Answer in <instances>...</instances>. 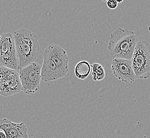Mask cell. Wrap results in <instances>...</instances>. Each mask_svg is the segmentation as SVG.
I'll use <instances>...</instances> for the list:
<instances>
[{"label": "cell", "mask_w": 150, "mask_h": 138, "mask_svg": "<svg viewBox=\"0 0 150 138\" xmlns=\"http://www.w3.org/2000/svg\"><path fill=\"white\" fill-rule=\"evenodd\" d=\"M13 36L20 70L35 62L40 53V45L37 35L28 29L18 30Z\"/></svg>", "instance_id": "cell-1"}, {"label": "cell", "mask_w": 150, "mask_h": 138, "mask_svg": "<svg viewBox=\"0 0 150 138\" xmlns=\"http://www.w3.org/2000/svg\"><path fill=\"white\" fill-rule=\"evenodd\" d=\"M138 42L134 32L118 27L110 34L108 49L112 58L131 60Z\"/></svg>", "instance_id": "cell-2"}, {"label": "cell", "mask_w": 150, "mask_h": 138, "mask_svg": "<svg viewBox=\"0 0 150 138\" xmlns=\"http://www.w3.org/2000/svg\"><path fill=\"white\" fill-rule=\"evenodd\" d=\"M131 62L137 79L150 78V44L146 40L138 42Z\"/></svg>", "instance_id": "cell-3"}, {"label": "cell", "mask_w": 150, "mask_h": 138, "mask_svg": "<svg viewBox=\"0 0 150 138\" xmlns=\"http://www.w3.org/2000/svg\"><path fill=\"white\" fill-rule=\"evenodd\" d=\"M0 63L4 67L19 71L13 34L7 32L0 38Z\"/></svg>", "instance_id": "cell-4"}, {"label": "cell", "mask_w": 150, "mask_h": 138, "mask_svg": "<svg viewBox=\"0 0 150 138\" xmlns=\"http://www.w3.org/2000/svg\"><path fill=\"white\" fill-rule=\"evenodd\" d=\"M41 68L39 64L34 62L19 70L22 91L26 94L33 95L40 90Z\"/></svg>", "instance_id": "cell-5"}, {"label": "cell", "mask_w": 150, "mask_h": 138, "mask_svg": "<svg viewBox=\"0 0 150 138\" xmlns=\"http://www.w3.org/2000/svg\"><path fill=\"white\" fill-rule=\"evenodd\" d=\"M21 91L22 86L18 71L0 67V95L8 97Z\"/></svg>", "instance_id": "cell-6"}, {"label": "cell", "mask_w": 150, "mask_h": 138, "mask_svg": "<svg viewBox=\"0 0 150 138\" xmlns=\"http://www.w3.org/2000/svg\"><path fill=\"white\" fill-rule=\"evenodd\" d=\"M113 75L125 83H133L137 79L131 60L123 58H113L111 61Z\"/></svg>", "instance_id": "cell-7"}, {"label": "cell", "mask_w": 150, "mask_h": 138, "mask_svg": "<svg viewBox=\"0 0 150 138\" xmlns=\"http://www.w3.org/2000/svg\"><path fill=\"white\" fill-rule=\"evenodd\" d=\"M49 56L65 76L69 71V58L66 51L61 46L52 45L44 51Z\"/></svg>", "instance_id": "cell-8"}, {"label": "cell", "mask_w": 150, "mask_h": 138, "mask_svg": "<svg viewBox=\"0 0 150 138\" xmlns=\"http://www.w3.org/2000/svg\"><path fill=\"white\" fill-rule=\"evenodd\" d=\"M0 130L6 133V138H29L28 129L25 123H13L7 118L0 119Z\"/></svg>", "instance_id": "cell-9"}, {"label": "cell", "mask_w": 150, "mask_h": 138, "mask_svg": "<svg viewBox=\"0 0 150 138\" xmlns=\"http://www.w3.org/2000/svg\"><path fill=\"white\" fill-rule=\"evenodd\" d=\"M43 62L41 68L42 80L44 82H47L57 80L65 77L53 61L45 52H43Z\"/></svg>", "instance_id": "cell-10"}, {"label": "cell", "mask_w": 150, "mask_h": 138, "mask_svg": "<svg viewBox=\"0 0 150 138\" xmlns=\"http://www.w3.org/2000/svg\"><path fill=\"white\" fill-rule=\"evenodd\" d=\"M91 73V65L86 61H82L78 62L75 66V75L79 79H86Z\"/></svg>", "instance_id": "cell-11"}, {"label": "cell", "mask_w": 150, "mask_h": 138, "mask_svg": "<svg viewBox=\"0 0 150 138\" xmlns=\"http://www.w3.org/2000/svg\"><path fill=\"white\" fill-rule=\"evenodd\" d=\"M91 73L94 81H102L105 77L103 66L99 63L93 64L91 65Z\"/></svg>", "instance_id": "cell-12"}, {"label": "cell", "mask_w": 150, "mask_h": 138, "mask_svg": "<svg viewBox=\"0 0 150 138\" xmlns=\"http://www.w3.org/2000/svg\"><path fill=\"white\" fill-rule=\"evenodd\" d=\"M118 4L115 0H108L107 1L108 8L112 10L116 9L118 7Z\"/></svg>", "instance_id": "cell-13"}, {"label": "cell", "mask_w": 150, "mask_h": 138, "mask_svg": "<svg viewBox=\"0 0 150 138\" xmlns=\"http://www.w3.org/2000/svg\"><path fill=\"white\" fill-rule=\"evenodd\" d=\"M0 138H6V133L0 130Z\"/></svg>", "instance_id": "cell-14"}, {"label": "cell", "mask_w": 150, "mask_h": 138, "mask_svg": "<svg viewBox=\"0 0 150 138\" xmlns=\"http://www.w3.org/2000/svg\"><path fill=\"white\" fill-rule=\"evenodd\" d=\"M117 2V3H121L124 1V0H115Z\"/></svg>", "instance_id": "cell-15"}, {"label": "cell", "mask_w": 150, "mask_h": 138, "mask_svg": "<svg viewBox=\"0 0 150 138\" xmlns=\"http://www.w3.org/2000/svg\"><path fill=\"white\" fill-rule=\"evenodd\" d=\"M103 2H107V1L108 0H102Z\"/></svg>", "instance_id": "cell-16"}]
</instances>
